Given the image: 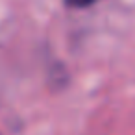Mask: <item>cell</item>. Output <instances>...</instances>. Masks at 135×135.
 <instances>
[{
	"label": "cell",
	"mask_w": 135,
	"mask_h": 135,
	"mask_svg": "<svg viewBox=\"0 0 135 135\" xmlns=\"http://www.w3.org/2000/svg\"><path fill=\"white\" fill-rule=\"evenodd\" d=\"M98 0H65V4L69 6V8H76V9H80V8H89V6H93V4H96Z\"/></svg>",
	"instance_id": "6da1fadb"
}]
</instances>
